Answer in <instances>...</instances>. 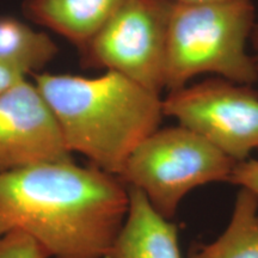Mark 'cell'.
<instances>
[{"label":"cell","instance_id":"3","mask_svg":"<svg viewBox=\"0 0 258 258\" xmlns=\"http://www.w3.org/2000/svg\"><path fill=\"white\" fill-rule=\"evenodd\" d=\"M256 23L252 0L175 3L167 31L165 89H182L206 73L253 85L258 70L247 43Z\"/></svg>","mask_w":258,"mask_h":258},{"label":"cell","instance_id":"8","mask_svg":"<svg viewBox=\"0 0 258 258\" xmlns=\"http://www.w3.org/2000/svg\"><path fill=\"white\" fill-rule=\"evenodd\" d=\"M129 207L106 258H182L178 227L152 207L140 189L128 186Z\"/></svg>","mask_w":258,"mask_h":258},{"label":"cell","instance_id":"5","mask_svg":"<svg viewBox=\"0 0 258 258\" xmlns=\"http://www.w3.org/2000/svg\"><path fill=\"white\" fill-rule=\"evenodd\" d=\"M175 0H123L79 49L84 69L120 73L160 95L167 31Z\"/></svg>","mask_w":258,"mask_h":258},{"label":"cell","instance_id":"12","mask_svg":"<svg viewBox=\"0 0 258 258\" xmlns=\"http://www.w3.org/2000/svg\"><path fill=\"white\" fill-rule=\"evenodd\" d=\"M0 258H50L48 251L24 232L0 235Z\"/></svg>","mask_w":258,"mask_h":258},{"label":"cell","instance_id":"11","mask_svg":"<svg viewBox=\"0 0 258 258\" xmlns=\"http://www.w3.org/2000/svg\"><path fill=\"white\" fill-rule=\"evenodd\" d=\"M188 258H258L257 196L240 188L224 233L213 243L194 249Z\"/></svg>","mask_w":258,"mask_h":258},{"label":"cell","instance_id":"15","mask_svg":"<svg viewBox=\"0 0 258 258\" xmlns=\"http://www.w3.org/2000/svg\"><path fill=\"white\" fill-rule=\"evenodd\" d=\"M251 44H252V50H253L252 55L258 70V22L256 23V25H254L252 36H251Z\"/></svg>","mask_w":258,"mask_h":258},{"label":"cell","instance_id":"6","mask_svg":"<svg viewBox=\"0 0 258 258\" xmlns=\"http://www.w3.org/2000/svg\"><path fill=\"white\" fill-rule=\"evenodd\" d=\"M163 112L237 163L258 148V91L252 85L208 78L169 91Z\"/></svg>","mask_w":258,"mask_h":258},{"label":"cell","instance_id":"2","mask_svg":"<svg viewBox=\"0 0 258 258\" xmlns=\"http://www.w3.org/2000/svg\"><path fill=\"white\" fill-rule=\"evenodd\" d=\"M35 85L70 152L111 175H121L131 154L164 117L160 95L111 71L96 78L36 74Z\"/></svg>","mask_w":258,"mask_h":258},{"label":"cell","instance_id":"7","mask_svg":"<svg viewBox=\"0 0 258 258\" xmlns=\"http://www.w3.org/2000/svg\"><path fill=\"white\" fill-rule=\"evenodd\" d=\"M72 160L53 112L27 79L0 96V175Z\"/></svg>","mask_w":258,"mask_h":258},{"label":"cell","instance_id":"16","mask_svg":"<svg viewBox=\"0 0 258 258\" xmlns=\"http://www.w3.org/2000/svg\"><path fill=\"white\" fill-rule=\"evenodd\" d=\"M179 4H205V3H215V2H226V0H175Z\"/></svg>","mask_w":258,"mask_h":258},{"label":"cell","instance_id":"14","mask_svg":"<svg viewBox=\"0 0 258 258\" xmlns=\"http://www.w3.org/2000/svg\"><path fill=\"white\" fill-rule=\"evenodd\" d=\"M25 79H27V77H24L23 74L0 63V96L4 95L5 92L15 88L16 85H18Z\"/></svg>","mask_w":258,"mask_h":258},{"label":"cell","instance_id":"1","mask_svg":"<svg viewBox=\"0 0 258 258\" xmlns=\"http://www.w3.org/2000/svg\"><path fill=\"white\" fill-rule=\"evenodd\" d=\"M129 207L120 177L72 160L0 175V235L24 232L50 258H106Z\"/></svg>","mask_w":258,"mask_h":258},{"label":"cell","instance_id":"13","mask_svg":"<svg viewBox=\"0 0 258 258\" xmlns=\"http://www.w3.org/2000/svg\"><path fill=\"white\" fill-rule=\"evenodd\" d=\"M228 182L253 192L258 198V159H246L235 164Z\"/></svg>","mask_w":258,"mask_h":258},{"label":"cell","instance_id":"4","mask_svg":"<svg viewBox=\"0 0 258 258\" xmlns=\"http://www.w3.org/2000/svg\"><path fill=\"white\" fill-rule=\"evenodd\" d=\"M237 164L183 127L158 128L128 158L120 178L140 189L161 217L172 220L184 196L200 185L228 182Z\"/></svg>","mask_w":258,"mask_h":258},{"label":"cell","instance_id":"10","mask_svg":"<svg viewBox=\"0 0 258 258\" xmlns=\"http://www.w3.org/2000/svg\"><path fill=\"white\" fill-rule=\"evenodd\" d=\"M57 51L46 32L34 30L12 16H0V63L27 77L43 70Z\"/></svg>","mask_w":258,"mask_h":258},{"label":"cell","instance_id":"9","mask_svg":"<svg viewBox=\"0 0 258 258\" xmlns=\"http://www.w3.org/2000/svg\"><path fill=\"white\" fill-rule=\"evenodd\" d=\"M123 0H25L30 21L50 29L78 49L85 46L114 15Z\"/></svg>","mask_w":258,"mask_h":258}]
</instances>
